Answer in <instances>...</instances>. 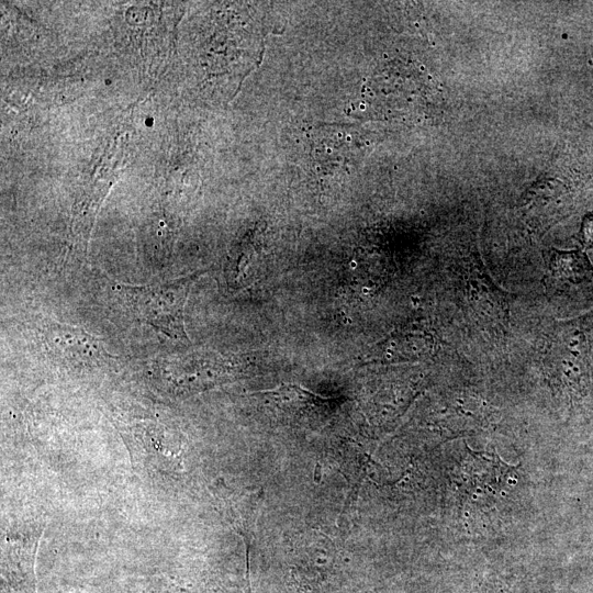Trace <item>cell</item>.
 Here are the masks:
<instances>
[{"instance_id":"cell-5","label":"cell","mask_w":593,"mask_h":593,"mask_svg":"<svg viewBox=\"0 0 593 593\" xmlns=\"http://www.w3.org/2000/svg\"><path fill=\"white\" fill-rule=\"evenodd\" d=\"M310 143L313 160L322 170L339 168L349 161V154L354 153L350 135L333 127L318 130Z\"/></svg>"},{"instance_id":"cell-2","label":"cell","mask_w":593,"mask_h":593,"mask_svg":"<svg viewBox=\"0 0 593 593\" xmlns=\"http://www.w3.org/2000/svg\"><path fill=\"white\" fill-rule=\"evenodd\" d=\"M544 365L562 389L581 392L586 388L593 378V311L556 323Z\"/></svg>"},{"instance_id":"cell-8","label":"cell","mask_w":593,"mask_h":593,"mask_svg":"<svg viewBox=\"0 0 593 593\" xmlns=\"http://www.w3.org/2000/svg\"><path fill=\"white\" fill-rule=\"evenodd\" d=\"M581 234L584 245L586 247H593V214L585 217Z\"/></svg>"},{"instance_id":"cell-1","label":"cell","mask_w":593,"mask_h":593,"mask_svg":"<svg viewBox=\"0 0 593 593\" xmlns=\"http://www.w3.org/2000/svg\"><path fill=\"white\" fill-rule=\"evenodd\" d=\"M439 100L436 83L421 66L391 60L367 78L354 111L376 119L418 122L436 114Z\"/></svg>"},{"instance_id":"cell-10","label":"cell","mask_w":593,"mask_h":593,"mask_svg":"<svg viewBox=\"0 0 593 593\" xmlns=\"http://www.w3.org/2000/svg\"><path fill=\"white\" fill-rule=\"evenodd\" d=\"M111 82H112L111 79H105V85L109 86V85H111Z\"/></svg>"},{"instance_id":"cell-7","label":"cell","mask_w":593,"mask_h":593,"mask_svg":"<svg viewBox=\"0 0 593 593\" xmlns=\"http://www.w3.org/2000/svg\"><path fill=\"white\" fill-rule=\"evenodd\" d=\"M552 277L570 283H582L593 278V267L581 250H553L549 261Z\"/></svg>"},{"instance_id":"cell-4","label":"cell","mask_w":593,"mask_h":593,"mask_svg":"<svg viewBox=\"0 0 593 593\" xmlns=\"http://www.w3.org/2000/svg\"><path fill=\"white\" fill-rule=\"evenodd\" d=\"M44 335L55 355L64 359L93 361L109 358L101 343L81 329L55 324L47 326Z\"/></svg>"},{"instance_id":"cell-9","label":"cell","mask_w":593,"mask_h":593,"mask_svg":"<svg viewBox=\"0 0 593 593\" xmlns=\"http://www.w3.org/2000/svg\"><path fill=\"white\" fill-rule=\"evenodd\" d=\"M145 124L150 127L154 124V119L152 116L146 118Z\"/></svg>"},{"instance_id":"cell-6","label":"cell","mask_w":593,"mask_h":593,"mask_svg":"<svg viewBox=\"0 0 593 593\" xmlns=\"http://www.w3.org/2000/svg\"><path fill=\"white\" fill-rule=\"evenodd\" d=\"M467 289L469 300L478 310L488 312L491 317L500 320L502 323L507 321L505 295L483 272L474 273L471 271Z\"/></svg>"},{"instance_id":"cell-3","label":"cell","mask_w":593,"mask_h":593,"mask_svg":"<svg viewBox=\"0 0 593 593\" xmlns=\"http://www.w3.org/2000/svg\"><path fill=\"white\" fill-rule=\"evenodd\" d=\"M199 275L146 286H120V290L139 320L174 339L187 342L184 305Z\"/></svg>"}]
</instances>
